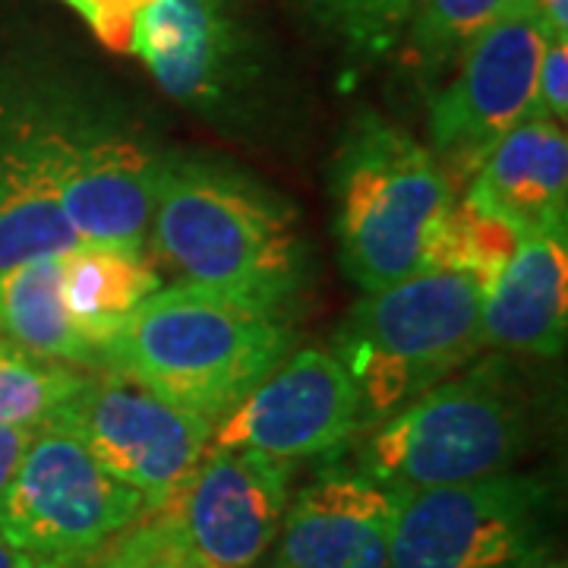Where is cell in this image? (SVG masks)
Listing matches in <instances>:
<instances>
[{"instance_id": "6da1fadb", "label": "cell", "mask_w": 568, "mask_h": 568, "mask_svg": "<svg viewBox=\"0 0 568 568\" xmlns=\"http://www.w3.org/2000/svg\"><path fill=\"white\" fill-rule=\"evenodd\" d=\"M149 241L181 278L291 320L313 253L301 215L256 178L203 155H164Z\"/></svg>"}, {"instance_id": "7a4b0ae2", "label": "cell", "mask_w": 568, "mask_h": 568, "mask_svg": "<svg viewBox=\"0 0 568 568\" xmlns=\"http://www.w3.org/2000/svg\"><path fill=\"white\" fill-rule=\"evenodd\" d=\"M291 320L174 282L123 323L102 369L219 426L291 354Z\"/></svg>"}, {"instance_id": "3957f363", "label": "cell", "mask_w": 568, "mask_h": 568, "mask_svg": "<svg viewBox=\"0 0 568 568\" xmlns=\"http://www.w3.org/2000/svg\"><path fill=\"white\" fill-rule=\"evenodd\" d=\"M528 446V392L493 354L369 426L351 467L388 493H417L506 474Z\"/></svg>"}, {"instance_id": "277c9868", "label": "cell", "mask_w": 568, "mask_h": 568, "mask_svg": "<svg viewBox=\"0 0 568 568\" xmlns=\"http://www.w3.org/2000/svg\"><path fill=\"white\" fill-rule=\"evenodd\" d=\"M484 294L477 275L424 265L347 310L332 354L357 386L364 429L480 357Z\"/></svg>"}, {"instance_id": "5b68a950", "label": "cell", "mask_w": 568, "mask_h": 568, "mask_svg": "<svg viewBox=\"0 0 568 568\" xmlns=\"http://www.w3.org/2000/svg\"><path fill=\"white\" fill-rule=\"evenodd\" d=\"M328 196L347 282L373 294L424 268L429 237L455 200V183L424 142L364 111L332 159Z\"/></svg>"}, {"instance_id": "8992f818", "label": "cell", "mask_w": 568, "mask_h": 568, "mask_svg": "<svg viewBox=\"0 0 568 568\" xmlns=\"http://www.w3.org/2000/svg\"><path fill=\"white\" fill-rule=\"evenodd\" d=\"M145 515L136 489L54 426L36 433L0 496V534L26 568L92 566Z\"/></svg>"}, {"instance_id": "52a82bcc", "label": "cell", "mask_w": 568, "mask_h": 568, "mask_svg": "<svg viewBox=\"0 0 568 568\" xmlns=\"http://www.w3.org/2000/svg\"><path fill=\"white\" fill-rule=\"evenodd\" d=\"M552 556V487L506 470L395 493L392 568H530Z\"/></svg>"}, {"instance_id": "ba28073f", "label": "cell", "mask_w": 568, "mask_h": 568, "mask_svg": "<svg viewBox=\"0 0 568 568\" xmlns=\"http://www.w3.org/2000/svg\"><path fill=\"white\" fill-rule=\"evenodd\" d=\"M51 142L61 209L80 244L149 253L162 152L61 85H51Z\"/></svg>"}, {"instance_id": "9c48e42d", "label": "cell", "mask_w": 568, "mask_h": 568, "mask_svg": "<svg viewBox=\"0 0 568 568\" xmlns=\"http://www.w3.org/2000/svg\"><path fill=\"white\" fill-rule=\"evenodd\" d=\"M48 426L73 436L108 474L136 489L149 511L181 496L215 436V424L111 369L85 376Z\"/></svg>"}, {"instance_id": "30bf717a", "label": "cell", "mask_w": 568, "mask_h": 568, "mask_svg": "<svg viewBox=\"0 0 568 568\" xmlns=\"http://www.w3.org/2000/svg\"><path fill=\"white\" fill-rule=\"evenodd\" d=\"M549 39L530 0H515L455 63V77L429 102V152L446 174L467 181L496 142L530 121L534 82Z\"/></svg>"}, {"instance_id": "8fae6325", "label": "cell", "mask_w": 568, "mask_h": 568, "mask_svg": "<svg viewBox=\"0 0 568 568\" xmlns=\"http://www.w3.org/2000/svg\"><path fill=\"white\" fill-rule=\"evenodd\" d=\"M294 462L253 448L209 446L181 496L159 508L181 562L256 568L275 547L294 493Z\"/></svg>"}, {"instance_id": "7c38bea8", "label": "cell", "mask_w": 568, "mask_h": 568, "mask_svg": "<svg viewBox=\"0 0 568 568\" xmlns=\"http://www.w3.org/2000/svg\"><path fill=\"white\" fill-rule=\"evenodd\" d=\"M364 429L361 395L345 364L323 347L287 354L215 426V448H253L284 462L325 458Z\"/></svg>"}, {"instance_id": "4fadbf2b", "label": "cell", "mask_w": 568, "mask_h": 568, "mask_svg": "<svg viewBox=\"0 0 568 568\" xmlns=\"http://www.w3.org/2000/svg\"><path fill=\"white\" fill-rule=\"evenodd\" d=\"M80 246L58 193L51 85H17L0 99V272Z\"/></svg>"}, {"instance_id": "5bb4252c", "label": "cell", "mask_w": 568, "mask_h": 568, "mask_svg": "<svg viewBox=\"0 0 568 568\" xmlns=\"http://www.w3.org/2000/svg\"><path fill=\"white\" fill-rule=\"evenodd\" d=\"M395 493L332 465L291 493L272 568H392Z\"/></svg>"}, {"instance_id": "9a60e30c", "label": "cell", "mask_w": 568, "mask_h": 568, "mask_svg": "<svg viewBox=\"0 0 568 568\" xmlns=\"http://www.w3.org/2000/svg\"><path fill=\"white\" fill-rule=\"evenodd\" d=\"M246 39L231 0H155L133 29L130 54L183 104L222 102L244 63Z\"/></svg>"}, {"instance_id": "2e32d148", "label": "cell", "mask_w": 568, "mask_h": 568, "mask_svg": "<svg viewBox=\"0 0 568 568\" xmlns=\"http://www.w3.org/2000/svg\"><path fill=\"white\" fill-rule=\"evenodd\" d=\"M465 200L518 237L566 231L568 140L552 121L518 123L467 178Z\"/></svg>"}, {"instance_id": "e0dca14e", "label": "cell", "mask_w": 568, "mask_h": 568, "mask_svg": "<svg viewBox=\"0 0 568 568\" xmlns=\"http://www.w3.org/2000/svg\"><path fill=\"white\" fill-rule=\"evenodd\" d=\"M568 332L566 231L521 237L484 294V347L556 357Z\"/></svg>"}, {"instance_id": "ac0fdd59", "label": "cell", "mask_w": 568, "mask_h": 568, "mask_svg": "<svg viewBox=\"0 0 568 568\" xmlns=\"http://www.w3.org/2000/svg\"><path fill=\"white\" fill-rule=\"evenodd\" d=\"M159 287H162V275L152 268L149 253L80 244L61 256L67 316L99 354H104V347L114 342L123 323Z\"/></svg>"}, {"instance_id": "d6986e66", "label": "cell", "mask_w": 568, "mask_h": 568, "mask_svg": "<svg viewBox=\"0 0 568 568\" xmlns=\"http://www.w3.org/2000/svg\"><path fill=\"white\" fill-rule=\"evenodd\" d=\"M61 256H36L0 272V338L44 361L102 373V354L67 316Z\"/></svg>"}, {"instance_id": "ffe728a7", "label": "cell", "mask_w": 568, "mask_h": 568, "mask_svg": "<svg viewBox=\"0 0 568 568\" xmlns=\"http://www.w3.org/2000/svg\"><path fill=\"white\" fill-rule=\"evenodd\" d=\"M511 3L515 0H414L407 39L429 80L462 61L467 48L503 20Z\"/></svg>"}, {"instance_id": "44dd1931", "label": "cell", "mask_w": 568, "mask_h": 568, "mask_svg": "<svg viewBox=\"0 0 568 568\" xmlns=\"http://www.w3.org/2000/svg\"><path fill=\"white\" fill-rule=\"evenodd\" d=\"M518 241L521 237L508 224L496 222L493 215L467 203L465 196H455L429 237L424 265L467 272L489 284L493 275L508 263Z\"/></svg>"}, {"instance_id": "7402d4cb", "label": "cell", "mask_w": 568, "mask_h": 568, "mask_svg": "<svg viewBox=\"0 0 568 568\" xmlns=\"http://www.w3.org/2000/svg\"><path fill=\"white\" fill-rule=\"evenodd\" d=\"M85 376L77 366L44 361L0 338V426H48Z\"/></svg>"}, {"instance_id": "603a6c76", "label": "cell", "mask_w": 568, "mask_h": 568, "mask_svg": "<svg viewBox=\"0 0 568 568\" xmlns=\"http://www.w3.org/2000/svg\"><path fill=\"white\" fill-rule=\"evenodd\" d=\"M304 10L357 58H383L407 29L414 0H301Z\"/></svg>"}, {"instance_id": "cb8c5ba5", "label": "cell", "mask_w": 568, "mask_h": 568, "mask_svg": "<svg viewBox=\"0 0 568 568\" xmlns=\"http://www.w3.org/2000/svg\"><path fill=\"white\" fill-rule=\"evenodd\" d=\"M530 118L566 126L568 121V36H549L537 67Z\"/></svg>"}, {"instance_id": "d4e9b609", "label": "cell", "mask_w": 568, "mask_h": 568, "mask_svg": "<svg viewBox=\"0 0 568 568\" xmlns=\"http://www.w3.org/2000/svg\"><path fill=\"white\" fill-rule=\"evenodd\" d=\"M152 3L155 0H80L77 13L92 26V32L99 36L102 44H108L111 51L130 54L136 20L142 17V10L152 7Z\"/></svg>"}, {"instance_id": "484cf974", "label": "cell", "mask_w": 568, "mask_h": 568, "mask_svg": "<svg viewBox=\"0 0 568 568\" xmlns=\"http://www.w3.org/2000/svg\"><path fill=\"white\" fill-rule=\"evenodd\" d=\"M36 433L39 429H32V426H0V496L10 487V480H13L29 443L36 439Z\"/></svg>"}, {"instance_id": "4316f807", "label": "cell", "mask_w": 568, "mask_h": 568, "mask_svg": "<svg viewBox=\"0 0 568 568\" xmlns=\"http://www.w3.org/2000/svg\"><path fill=\"white\" fill-rule=\"evenodd\" d=\"M547 22L549 36H568V0H530Z\"/></svg>"}, {"instance_id": "83f0119b", "label": "cell", "mask_w": 568, "mask_h": 568, "mask_svg": "<svg viewBox=\"0 0 568 568\" xmlns=\"http://www.w3.org/2000/svg\"><path fill=\"white\" fill-rule=\"evenodd\" d=\"M0 568H26L20 556L13 552V547L3 540V534H0Z\"/></svg>"}, {"instance_id": "f1b7e54d", "label": "cell", "mask_w": 568, "mask_h": 568, "mask_svg": "<svg viewBox=\"0 0 568 568\" xmlns=\"http://www.w3.org/2000/svg\"><path fill=\"white\" fill-rule=\"evenodd\" d=\"M530 568H566V562L562 559H556V556H549V559H544V562H537V566Z\"/></svg>"}, {"instance_id": "f546056e", "label": "cell", "mask_w": 568, "mask_h": 568, "mask_svg": "<svg viewBox=\"0 0 568 568\" xmlns=\"http://www.w3.org/2000/svg\"><path fill=\"white\" fill-rule=\"evenodd\" d=\"M140 568H193L186 562H152V566H140Z\"/></svg>"}, {"instance_id": "4dcf8cb0", "label": "cell", "mask_w": 568, "mask_h": 568, "mask_svg": "<svg viewBox=\"0 0 568 568\" xmlns=\"http://www.w3.org/2000/svg\"><path fill=\"white\" fill-rule=\"evenodd\" d=\"M67 7H73V10H80V0H63Z\"/></svg>"}]
</instances>
